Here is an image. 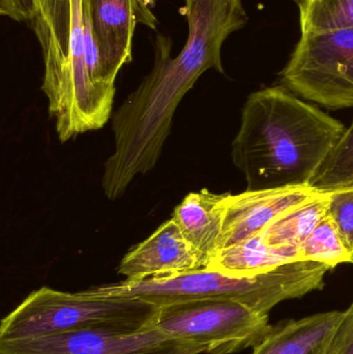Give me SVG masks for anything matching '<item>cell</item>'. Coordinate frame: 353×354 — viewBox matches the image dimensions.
<instances>
[{
	"label": "cell",
	"instance_id": "1",
	"mask_svg": "<svg viewBox=\"0 0 353 354\" xmlns=\"http://www.w3.org/2000/svg\"><path fill=\"white\" fill-rule=\"evenodd\" d=\"M345 132L342 122L283 87L251 93L232 143L248 191L305 185Z\"/></svg>",
	"mask_w": 353,
	"mask_h": 354
},
{
	"label": "cell",
	"instance_id": "2",
	"mask_svg": "<svg viewBox=\"0 0 353 354\" xmlns=\"http://www.w3.org/2000/svg\"><path fill=\"white\" fill-rule=\"evenodd\" d=\"M30 24L43 51L41 91L58 139L66 142L104 128L113 105L102 97L89 75L83 0H37Z\"/></svg>",
	"mask_w": 353,
	"mask_h": 354
},
{
	"label": "cell",
	"instance_id": "3",
	"mask_svg": "<svg viewBox=\"0 0 353 354\" xmlns=\"http://www.w3.org/2000/svg\"><path fill=\"white\" fill-rule=\"evenodd\" d=\"M160 308L133 297L41 287L2 319L0 341L43 338L82 330L135 334L151 328Z\"/></svg>",
	"mask_w": 353,
	"mask_h": 354
},
{
	"label": "cell",
	"instance_id": "4",
	"mask_svg": "<svg viewBox=\"0 0 353 354\" xmlns=\"http://www.w3.org/2000/svg\"><path fill=\"white\" fill-rule=\"evenodd\" d=\"M271 326L269 315L238 301L207 299L160 308L151 328L204 354H234L254 348Z\"/></svg>",
	"mask_w": 353,
	"mask_h": 354
},
{
	"label": "cell",
	"instance_id": "5",
	"mask_svg": "<svg viewBox=\"0 0 353 354\" xmlns=\"http://www.w3.org/2000/svg\"><path fill=\"white\" fill-rule=\"evenodd\" d=\"M281 80L323 107L353 108V29L302 35Z\"/></svg>",
	"mask_w": 353,
	"mask_h": 354
},
{
	"label": "cell",
	"instance_id": "6",
	"mask_svg": "<svg viewBox=\"0 0 353 354\" xmlns=\"http://www.w3.org/2000/svg\"><path fill=\"white\" fill-rule=\"evenodd\" d=\"M88 290L107 297H133L158 308L200 299H226L257 310L269 299L271 285L265 274L234 278L201 268L141 281L124 280Z\"/></svg>",
	"mask_w": 353,
	"mask_h": 354
},
{
	"label": "cell",
	"instance_id": "7",
	"mask_svg": "<svg viewBox=\"0 0 353 354\" xmlns=\"http://www.w3.org/2000/svg\"><path fill=\"white\" fill-rule=\"evenodd\" d=\"M196 345L155 328L135 334L82 330L25 340L0 341V354H201Z\"/></svg>",
	"mask_w": 353,
	"mask_h": 354
},
{
	"label": "cell",
	"instance_id": "8",
	"mask_svg": "<svg viewBox=\"0 0 353 354\" xmlns=\"http://www.w3.org/2000/svg\"><path fill=\"white\" fill-rule=\"evenodd\" d=\"M321 194L310 185L228 193L219 251L260 234L278 216Z\"/></svg>",
	"mask_w": 353,
	"mask_h": 354
},
{
	"label": "cell",
	"instance_id": "9",
	"mask_svg": "<svg viewBox=\"0 0 353 354\" xmlns=\"http://www.w3.org/2000/svg\"><path fill=\"white\" fill-rule=\"evenodd\" d=\"M104 74L115 85L120 68L132 62L137 23L155 29L157 20L143 0H85Z\"/></svg>",
	"mask_w": 353,
	"mask_h": 354
},
{
	"label": "cell",
	"instance_id": "10",
	"mask_svg": "<svg viewBox=\"0 0 353 354\" xmlns=\"http://www.w3.org/2000/svg\"><path fill=\"white\" fill-rule=\"evenodd\" d=\"M207 266L205 258L187 241L171 218L145 241L128 250L117 272L126 280L141 281L201 270Z\"/></svg>",
	"mask_w": 353,
	"mask_h": 354
},
{
	"label": "cell",
	"instance_id": "11",
	"mask_svg": "<svg viewBox=\"0 0 353 354\" xmlns=\"http://www.w3.org/2000/svg\"><path fill=\"white\" fill-rule=\"evenodd\" d=\"M343 312L331 311L271 326L252 354H325Z\"/></svg>",
	"mask_w": 353,
	"mask_h": 354
},
{
	"label": "cell",
	"instance_id": "12",
	"mask_svg": "<svg viewBox=\"0 0 353 354\" xmlns=\"http://www.w3.org/2000/svg\"><path fill=\"white\" fill-rule=\"evenodd\" d=\"M227 194H216L207 189L189 193L172 216L187 241L207 264L219 251Z\"/></svg>",
	"mask_w": 353,
	"mask_h": 354
},
{
	"label": "cell",
	"instance_id": "13",
	"mask_svg": "<svg viewBox=\"0 0 353 354\" xmlns=\"http://www.w3.org/2000/svg\"><path fill=\"white\" fill-rule=\"evenodd\" d=\"M296 261H303L300 252L271 247L258 234L220 250L205 268L228 277L248 278Z\"/></svg>",
	"mask_w": 353,
	"mask_h": 354
},
{
	"label": "cell",
	"instance_id": "14",
	"mask_svg": "<svg viewBox=\"0 0 353 354\" xmlns=\"http://www.w3.org/2000/svg\"><path fill=\"white\" fill-rule=\"evenodd\" d=\"M330 195L323 193L278 216L260 233L263 241L274 248L300 252V245L329 214Z\"/></svg>",
	"mask_w": 353,
	"mask_h": 354
},
{
	"label": "cell",
	"instance_id": "15",
	"mask_svg": "<svg viewBox=\"0 0 353 354\" xmlns=\"http://www.w3.org/2000/svg\"><path fill=\"white\" fill-rule=\"evenodd\" d=\"M300 256L303 261L321 262L332 268L342 263H353L352 252L330 214L300 245Z\"/></svg>",
	"mask_w": 353,
	"mask_h": 354
},
{
	"label": "cell",
	"instance_id": "16",
	"mask_svg": "<svg viewBox=\"0 0 353 354\" xmlns=\"http://www.w3.org/2000/svg\"><path fill=\"white\" fill-rule=\"evenodd\" d=\"M309 185L321 193L353 189V122Z\"/></svg>",
	"mask_w": 353,
	"mask_h": 354
},
{
	"label": "cell",
	"instance_id": "17",
	"mask_svg": "<svg viewBox=\"0 0 353 354\" xmlns=\"http://www.w3.org/2000/svg\"><path fill=\"white\" fill-rule=\"evenodd\" d=\"M300 15L302 35L353 29V0H308Z\"/></svg>",
	"mask_w": 353,
	"mask_h": 354
},
{
	"label": "cell",
	"instance_id": "18",
	"mask_svg": "<svg viewBox=\"0 0 353 354\" xmlns=\"http://www.w3.org/2000/svg\"><path fill=\"white\" fill-rule=\"evenodd\" d=\"M329 214L353 254V189L332 192Z\"/></svg>",
	"mask_w": 353,
	"mask_h": 354
},
{
	"label": "cell",
	"instance_id": "19",
	"mask_svg": "<svg viewBox=\"0 0 353 354\" xmlns=\"http://www.w3.org/2000/svg\"><path fill=\"white\" fill-rule=\"evenodd\" d=\"M325 354H353V303L343 312Z\"/></svg>",
	"mask_w": 353,
	"mask_h": 354
},
{
	"label": "cell",
	"instance_id": "20",
	"mask_svg": "<svg viewBox=\"0 0 353 354\" xmlns=\"http://www.w3.org/2000/svg\"><path fill=\"white\" fill-rule=\"evenodd\" d=\"M37 8V0H0V14L17 22H30Z\"/></svg>",
	"mask_w": 353,
	"mask_h": 354
},
{
	"label": "cell",
	"instance_id": "21",
	"mask_svg": "<svg viewBox=\"0 0 353 354\" xmlns=\"http://www.w3.org/2000/svg\"><path fill=\"white\" fill-rule=\"evenodd\" d=\"M292 1L296 2V3L298 4V8H300V6H304L308 0H292Z\"/></svg>",
	"mask_w": 353,
	"mask_h": 354
}]
</instances>
